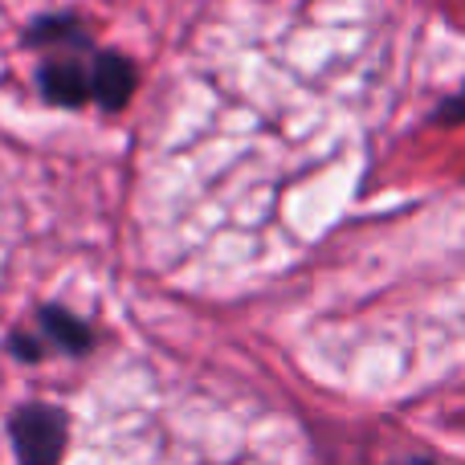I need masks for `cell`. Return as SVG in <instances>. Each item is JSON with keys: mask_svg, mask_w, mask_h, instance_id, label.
<instances>
[{"mask_svg": "<svg viewBox=\"0 0 465 465\" xmlns=\"http://www.w3.org/2000/svg\"><path fill=\"white\" fill-rule=\"evenodd\" d=\"M25 45L37 54V94L57 111L90 106L94 41L74 13H49L25 29Z\"/></svg>", "mask_w": 465, "mask_h": 465, "instance_id": "obj_1", "label": "cell"}, {"mask_svg": "<svg viewBox=\"0 0 465 465\" xmlns=\"http://www.w3.org/2000/svg\"><path fill=\"white\" fill-rule=\"evenodd\" d=\"M16 465H62L70 450V412L54 401H21L5 420Z\"/></svg>", "mask_w": 465, "mask_h": 465, "instance_id": "obj_2", "label": "cell"}, {"mask_svg": "<svg viewBox=\"0 0 465 465\" xmlns=\"http://www.w3.org/2000/svg\"><path fill=\"white\" fill-rule=\"evenodd\" d=\"M33 335H37V343L45 347V355H70V360H82V355L94 351V327L62 302H41L37 306V314H33Z\"/></svg>", "mask_w": 465, "mask_h": 465, "instance_id": "obj_3", "label": "cell"}, {"mask_svg": "<svg viewBox=\"0 0 465 465\" xmlns=\"http://www.w3.org/2000/svg\"><path fill=\"white\" fill-rule=\"evenodd\" d=\"M139 70L131 57L114 54V49H94V65H90V103L103 106L106 114H119L123 106L135 98Z\"/></svg>", "mask_w": 465, "mask_h": 465, "instance_id": "obj_4", "label": "cell"}, {"mask_svg": "<svg viewBox=\"0 0 465 465\" xmlns=\"http://www.w3.org/2000/svg\"><path fill=\"white\" fill-rule=\"evenodd\" d=\"M433 123H445V127H458V123H465V86H461L453 98H445V103L437 106V111H433Z\"/></svg>", "mask_w": 465, "mask_h": 465, "instance_id": "obj_5", "label": "cell"}, {"mask_svg": "<svg viewBox=\"0 0 465 465\" xmlns=\"http://www.w3.org/2000/svg\"><path fill=\"white\" fill-rule=\"evenodd\" d=\"M388 465H453V461H441V458H425V453H412V458H396Z\"/></svg>", "mask_w": 465, "mask_h": 465, "instance_id": "obj_6", "label": "cell"}]
</instances>
